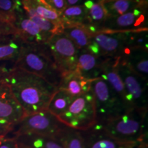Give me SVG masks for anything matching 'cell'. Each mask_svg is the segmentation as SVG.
<instances>
[{"mask_svg":"<svg viewBox=\"0 0 148 148\" xmlns=\"http://www.w3.org/2000/svg\"><path fill=\"white\" fill-rule=\"evenodd\" d=\"M4 80L25 115L47 110L57 87L35 74L13 69Z\"/></svg>","mask_w":148,"mask_h":148,"instance_id":"cell-1","label":"cell"},{"mask_svg":"<svg viewBox=\"0 0 148 148\" xmlns=\"http://www.w3.org/2000/svg\"><path fill=\"white\" fill-rule=\"evenodd\" d=\"M13 69L35 74L57 88L62 79V74L46 43L24 42Z\"/></svg>","mask_w":148,"mask_h":148,"instance_id":"cell-2","label":"cell"},{"mask_svg":"<svg viewBox=\"0 0 148 148\" xmlns=\"http://www.w3.org/2000/svg\"><path fill=\"white\" fill-rule=\"evenodd\" d=\"M147 111L133 108L114 119L97 123L121 143L135 146L147 145Z\"/></svg>","mask_w":148,"mask_h":148,"instance_id":"cell-3","label":"cell"},{"mask_svg":"<svg viewBox=\"0 0 148 148\" xmlns=\"http://www.w3.org/2000/svg\"><path fill=\"white\" fill-rule=\"evenodd\" d=\"M90 91L95 101L97 123L114 119L129 110L102 77L90 81Z\"/></svg>","mask_w":148,"mask_h":148,"instance_id":"cell-4","label":"cell"},{"mask_svg":"<svg viewBox=\"0 0 148 148\" xmlns=\"http://www.w3.org/2000/svg\"><path fill=\"white\" fill-rule=\"evenodd\" d=\"M57 118L64 125L79 131L95 125L97 114L91 91L74 98L69 108Z\"/></svg>","mask_w":148,"mask_h":148,"instance_id":"cell-5","label":"cell"},{"mask_svg":"<svg viewBox=\"0 0 148 148\" xmlns=\"http://www.w3.org/2000/svg\"><path fill=\"white\" fill-rule=\"evenodd\" d=\"M118 71L131 109L147 111V80L136 73L120 56Z\"/></svg>","mask_w":148,"mask_h":148,"instance_id":"cell-6","label":"cell"},{"mask_svg":"<svg viewBox=\"0 0 148 148\" xmlns=\"http://www.w3.org/2000/svg\"><path fill=\"white\" fill-rule=\"evenodd\" d=\"M64 125L57 116L45 110L25 115L14 125L12 132L8 135L16 136L25 133H34L53 137Z\"/></svg>","mask_w":148,"mask_h":148,"instance_id":"cell-7","label":"cell"},{"mask_svg":"<svg viewBox=\"0 0 148 148\" xmlns=\"http://www.w3.org/2000/svg\"><path fill=\"white\" fill-rule=\"evenodd\" d=\"M46 44L62 75L77 69L78 49L63 33L53 34Z\"/></svg>","mask_w":148,"mask_h":148,"instance_id":"cell-8","label":"cell"},{"mask_svg":"<svg viewBox=\"0 0 148 148\" xmlns=\"http://www.w3.org/2000/svg\"><path fill=\"white\" fill-rule=\"evenodd\" d=\"M127 47L125 31H100L91 36L87 50L96 56L119 57Z\"/></svg>","mask_w":148,"mask_h":148,"instance_id":"cell-9","label":"cell"},{"mask_svg":"<svg viewBox=\"0 0 148 148\" xmlns=\"http://www.w3.org/2000/svg\"><path fill=\"white\" fill-rule=\"evenodd\" d=\"M147 22V12L143 5L121 15L108 16L101 31L124 32L146 28Z\"/></svg>","mask_w":148,"mask_h":148,"instance_id":"cell-10","label":"cell"},{"mask_svg":"<svg viewBox=\"0 0 148 148\" xmlns=\"http://www.w3.org/2000/svg\"><path fill=\"white\" fill-rule=\"evenodd\" d=\"M12 25L16 31V36L24 42L46 43L53 34L43 31L28 17L22 5L16 9Z\"/></svg>","mask_w":148,"mask_h":148,"instance_id":"cell-11","label":"cell"},{"mask_svg":"<svg viewBox=\"0 0 148 148\" xmlns=\"http://www.w3.org/2000/svg\"><path fill=\"white\" fill-rule=\"evenodd\" d=\"M25 113L14 97L9 85L4 79L0 80V119L16 124Z\"/></svg>","mask_w":148,"mask_h":148,"instance_id":"cell-12","label":"cell"},{"mask_svg":"<svg viewBox=\"0 0 148 148\" xmlns=\"http://www.w3.org/2000/svg\"><path fill=\"white\" fill-rule=\"evenodd\" d=\"M80 132L85 148H140L145 145L135 146L121 143L107 134L99 123Z\"/></svg>","mask_w":148,"mask_h":148,"instance_id":"cell-13","label":"cell"},{"mask_svg":"<svg viewBox=\"0 0 148 148\" xmlns=\"http://www.w3.org/2000/svg\"><path fill=\"white\" fill-rule=\"evenodd\" d=\"M119 57H108L105 58L102 64V77L108 82L111 88L122 99L129 110H130L127 103L126 94L123 82L118 71V63Z\"/></svg>","mask_w":148,"mask_h":148,"instance_id":"cell-14","label":"cell"},{"mask_svg":"<svg viewBox=\"0 0 148 148\" xmlns=\"http://www.w3.org/2000/svg\"><path fill=\"white\" fill-rule=\"evenodd\" d=\"M105 58L96 56L87 49L78 50L77 69L88 80L99 78L102 75V64Z\"/></svg>","mask_w":148,"mask_h":148,"instance_id":"cell-15","label":"cell"},{"mask_svg":"<svg viewBox=\"0 0 148 148\" xmlns=\"http://www.w3.org/2000/svg\"><path fill=\"white\" fill-rule=\"evenodd\" d=\"M130 67L143 79H148V48L126 47L121 56Z\"/></svg>","mask_w":148,"mask_h":148,"instance_id":"cell-16","label":"cell"},{"mask_svg":"<svg viewBox=\"0 0 148 148\" xmlns=\"http://www.w3.org/2000/svg\"><path fill=\"white\" fill-rule=\"evenodd\" d=\"M58 88L66 90L76 97L90 90V81L81 75L77 69L62 75Z\"/></svg>","mask_w":148,"mask_h":148,"instance_id":"cell-17","label":"cell"},{"mask_svg":"<svg viewBox=\"0 0 148 148\" xmlns=\"http://www.w3.org/2000/svg\"><path fill=\"white\" fill-rule=\"evenodd\" d=\"M83 5L87 10L88 29L92 34L101 31L108 16L102 1L86 0Z\"/></svg>","mask_w":148,"mask_h":148,"instance_id":"cell-18","label":"cell"},{"mask_svg":"<svg viewBox=\"0 0 148 148\" xmlns=\"http://www.w3.org/2000/svg\"><path fill=\"white\" fill-rule=\"evenodd\" d=\"M13 137L18 143L28 148H63L58 140L47 135L25 133Z\"/></svg>","mask_w":148,"mask_h":148,"instance_id":"cell-19","label":"cell"},{"mask_svg":"<svg viewBox=\"0 0 148 148\" xmlns=\"http://www.w3.org/2000/svg\"><path fill=\"white\" fill-rule=\"evenodd\" d=\"M62 32L73 42L78 50L87 49L92 35L88 27L84 25H64Z\"/></svg>","mask_w":148,"mask_h":148,"instance_id":"cell-20","label":"cell"},{"mask_svg":"<svg viewBox=\"0 0 148 148\" xmlns=\"http://www.w3.org/2000/svg\"><path fill=\"white\" fill-rule=\"evenodd\" d=\"M60 15L62 27L68 25L88 26L87 10L84 5L67 6Z\"/></svg>","mask_w":148,"mask_h":148,"instance_id":"cell-21","label":"cell"},{"mask_svg":"<svg viewBox=\"0 0 148 148\" xmlns=\"http://www.w3.org/2000/svg\"><path fill=\"white\" fill-rule=\"evenodd\" d=\"M53 137L63 148H85L80 131L66 125L62 127Z\"/></svg>","mask_w":148,"mask_h":148,"instance_id":"cell-22","label":"cell"},{"mask_svg":"<svg viewBox=\"0 0 148 148\" xmlns=\"http://www.w3.org/2000/svg\"><path fill=\"white\" fill-rule=\"evenodd\" d=\"M24 42L16 35H12L6 41L0 44V63L14 64L21 52Z\"/></svg>","mask_w":148,"mask_h":148,"instance_id":"cell-23","label":"cell"},{"mask_svg":"<svg viewBox=\"0 0 148 148\" xmlns=\"http://www.w3.org/2000/svg\"><path fill=\"white\" fill-rule=\"evenodd\" d=\"M108 16H118L145 5V0H105L102 1Z\"/></svg>","mask_w":148,"mask_h":148,"instance_id":"cell-24","label":"cell"},{"mask_svg":"<svg viewBox=\"0 0 148 148\" xmlns=\"http://www.w3.org/2000/svg\"><path fill=\"white\" fill-rule=\"evenodd\" d=\"M74 98L66 90L58 88L48 103L47 110L58 117L69 108Z\"/></svg>","mask_w":148,"mask_h":148,"instance_id":"cell-25","label":"cell"},{"mask_svg":"<svg viewBox=\"0 0 148 148\" xmlns=\"http://www.w3.org/2000/svg\"><path fill=\"white\" fill-rule=\"evenodd\" d=\"M21 3L29 5L38 15L53 22L62 28L60 13L49 7L42 0H21Z\"/></svg>","mask_w":148,"mask_h":148,"instance_id":"cell-26","label":"cell"},{"mask_svg":"<svg viewBox=\"0 0 148 148\" xmlns=\"http://www.w3.org/2000/svg\"><path fill=\"white\" fill-rule=\"evenodd\" d=\"M21 3L23 10H25V13L28 16V17L32 21H34L40 29L45 31V32L51 33L53 34H56V33L62 32V27L54 23L52 21L45 19V18L42 17V16L38 15L35 12L34 9L31 6H29V5L25 4V3Z\"/></svg>","mask_w":148,"mask_h":148,"instance_id":"cell-27","label":"cell"},{"mask_svg":"<svg viewBox=\"0 0 148 148\" xmlns=\"http://www.w3.org/2000/svg\"><path fill=\"white\" fill-rule=\"evenodd\" d=\"M147 27L125 31L127 47L148 48Z\"/></svg>","mask_w":148,"mask_h":148,"instance_id":"cell-28","label":"cell"},{"mask_svg":"<svg viewBox=\"0 0 148 148\" xmlns=\"http://www.w3.org/2000/svg\"><path fill=\"white\" fill-rule=\"evenodd\" d=\"M21 5V0H0V14L12 23L14 12Z\"/></svg>","mask_w":148,"mask_h":148,"instance_id":"cell-29","label":"cell"},{"mask_svg":"<svg viewBox=\"0 0 148 148\" xmlns=\"http://www.w3.org/2000/svg\"><path fill=\"white\" fill-rule=\"evenodd\" d=\"M10 35H16V29L8 18L0 14V36Z\"/></svg>","mask_w":148,"mask_h":148,"instance_id":"cell-30","label":"cell"},{"mask_svg":"<svg viewBox=\"0 0 148 148\" xmlns=\"http://www.w3.org/2000/svg\"><path fill=\"white\" fill-rule=\"evenodd\" d=\"M0 148H18L16 138L10 135L0 136Z\"/></svg>","mask_w":148,"mask_h":148,"instance_id":"cell-31","label":"cell"},{"mask_svg":"<svg viewBox=\"0 0 148 148\" xmlns=\"http://www.w3.org/2000/svg\"><path fill=\"white\" fill-rule=\"evenodd\" d=\"M42 1L60 14L67 7L66 0H42Z\"/></svg>","mask_w":148,"mask_h":148,"instance_id":"cell-32","label":"cell"},{"mask_svg":"<svg viewBox=\"0 0 148 148\" xmlns=\"http://www.w3.org/2000/svg\"><path fill=\"white\" fill-rule=\"evenodd\" d=\"M14 124L4 119H0V136L8 135L12 132Z\"/></svg>","mask_w":148,"mask_h":148,"instance_id":"cell-33","label":"cell"},{"mask_svg":"<svg viewBox=\"0 0 148 148\" xmlns=\"http://www.w3.org/2000/svg\"><path fill=\"white\" fill-rule=\"evenodd\" d=\"M14 63L12 62H2L0 63V80H2L5 78L10 71L13 69Z\"/></svg>","mask_w":148,"mask_h":148,"instance_id":"cell-34","label":"cell"},{"mask_svg":"<svg viewBox=\"0 0 148 148\" xmlns=\"http://www.w3.org/2000/svg\"><path fill=\"white\" fill-rule=\"evenodd\" d=\"M86 0H66V3L67 6H73V5H83Z\"/></svg>","mask_w":148,"mask_h":148,"instance_id":"cell-35","label":"cell"},{"mask_svg":"<svg viewBox=\"0 0 148 148\" xmlns=\"http://www.w3.org/2000/svg\"><path fill=\"white\" fill-rule=\"evenodd\" d=\"M11 36H12V35H10V36H0V44L6 41Z\"/></svg>","mask_w":148,"mask_h":148,"instance_id":"cell-36","label":"cell"},{"mask_svg":"<svg viewBox=\"0 0 148 148\" xmlns=\"http://www.w3.org/2000/svg\"><path fill=\"white\" fill-rule=\"evenodd\" d=\"M18 148H28V147H25V146L21 145V144H19V143H18Z\"/></svg>","mask_w":148,"mask_h":148,"instance_id":"cell-37","label":"cell"},{"mask_svg":"<svg viewBox=\"0 0 148 148\" xmlns=\"http://www.w3.org/2000/svg\"><path fill=\"white\" fill-rule=\"evenodd\" d=\"M94 1H103V0H92Z\"/></svg>","mask_w":148,"mask_h":148,"instance_id":"cell-38","label":"cell"},{"mask_svg":"<svg viewBox=\"0 0 148 148\" xmlns=\"http://www.w3.org/2000/svg\"><path fill=\"white\" fill-rule=\"evenodd\" d=\"M103 1H105V0H103Z\"/></svg>","mask_w":148,"mask_h":148,"instance_id":"cell-39","label":"cell"}]
</instances>
